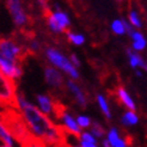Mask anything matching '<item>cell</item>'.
<instances>
[{
	"label": "cell",
	"instance_id": "18",
	"mask_svg": "<svg viewBox=\"0 0 147 147\" xmlns=\"http://www.w3.org/2000/svg\"><path fill=\"white\" fill-rule=\"evenodd\" d=\"M79 138H80L79 146H82V147H96L97 146L96 136H94L91 131L90 133H87V131H82Z\"/></svg>",
	"mask_w": 147,
	"mask_h": 147
},
{
	"label": "cell",
	"instance_id": "20",
	"mask_svg": "<svg viewBox=\"0 0 147 147\" xmlns=\"http://www.w3.org/2000/svg\"><path fill=\"white\" fill-rule=\"evenodd\" d=\"M96 99H97V104L100 108L102 113L105 115L107 119H110V117H111V111H110V107H109V103H108L107 98L103 96V94H97Z\"/></svg>",
	"mask_w": 147,
	"mask_h": 147
},
{
	"label": "cell",
	"instance_id": "1",
	"mask_svg": "<svg viewBox=\"0 0 147 147\" xmlns=\"http://www.w3.org/2000/svg\"><path fill=\"white\" fill-rule=\"evenodd\" d=\"M18 110L26 123L32 136L41 146H63L67 144V131L62 126H57L38 107L31 104L23 94L17 96Z\"/></svg>",
	"mask_w": 147,
	"mask_h": 147
},
{
	"label": "cell",
	"instance_id": "10",
	"mask_svg": "<svg viewBox=\"0 0 147 147\" xmlns=\"http://www.w3.org/2000/svg\"><path fill=\"white\" fill-rule=\"evenodd\" d=\"M59 119L61 120L62 127H63V129L67 131L68 134L79 138L80 133H82V127H80L79 124H78L77 120L73 119V116L67 111V110H66V108L61 111L60 117H59Z\"/></svg>",
	"mask_w": 147,
	"mask_h": 147
},
{
	"label": "cell",
	"instance_id": "32",
	"mask_svg": "<svg viewBox=\"0 0 147 147\" xmlns=\"http://www.w3.org/2000/svg\"><path fill=\"white\" fill-rule=\"evenodd\" d=\"M119 1H123V0H119Z\"/></svg>",
	"mask_w": 147,
	"mask_h": 147
},
{
	"label": "cell",
	"instance_id": "4",
	"mask_svg": "<svg viewBox=\"0 0 147 147\" xmlns=\"http://www.w3.org/2000/svg\"><path fill=\"white\" fill-rule=\"evenodd\" d=\"M28 53L29 48H24L12 38H0V56L9 59L11 61L22 62Z\"/></svg>",
	"mask_w": 147,
	"mask_h": 147
},
{
	"label": "cell",
	"instance_id": "11",
	"mask_svg": "<svg viewBox=\"0 0 147 147\" xmlns=\"http://www.w3.org/2000/svg\"><path fill=\"white\" fill-rule=\"evenodd\" d=\"M45 79L46 83L51 87H55V89H62L63 87V77L60 73V69L56 68L53 65L47 66L45 68Z\"/></svg>",
	"mask_w": 147,
	"mask_h": 147
},
{
	"label": "cell",
	"instance_id": "16",
	"mask_svg": "<svg viewBox=\"0 0 147 147\" xmlns=\"http://www.w3.org/2000/svg\"><path fill=\"white\" fill-rule=\"evenodd\" d=\"M130 37H131V40H133V43H131V48H133V50L140 51V50H142V49L146 48L147 41L145 38V36L140 31L134 30L133 32H131Z\"/></svg>",
	"mask_w": 147,
	"mask_h": 147
},
{
	"label": "cell",
	"instance_id": "19",
	"mask_svg": "<svg viewBox=\"0 0 147 147\" xmlns=\"http://www.w3.org/2000/svg\"><path fill=\"white\" fill-rule=\"evenodd\" d=\"M121 122H122L123 126H135V124L139 122V117L134 113V110L128 109L127 111L122 115Z\"/></svg>",
	"mask_w": 147,
	"mask_h": 147
},
{
	"label": "cell",
	"instance_id": "5",
	"mask_svg": "<svg viewBox=\"0 0 147 147\" xmlns=\"http://www.w3.org/2000/svg\"><path fill=\"white\" fill-rule=\"evenodd\" d=\"M17 85L16 80L7 77L5 73L0 71V98L11 107L18 109L17 103Z\"/></svg>",
	"mask_w": 147,
	"mask_h": 147
},
{
	"label": "cell",
	"instance_id": "28",
	"mask_svg": "<svg viewBox=\"0 0 147 147\" xmlns=\"http://www.w3.org/2000/svg\"><path fill=\"white\" fill-rule=\"evenodd\" d=\"M37 1H38L40 6H41V9L43 10V12H45V14H46V13H48V12H49V7H48V0H37Z\"/></svg>",
	"mask_w": 147,
	"mask_h": 147
},
{
	"label": "cell",
	"instance_id": "27",
	"mask_svg": "<svg viewBox=\"0 0 147 147\" xmlns=\"http://www.w3.org/2000/svg\"><path fill=\"white\" fill-rule=\"evenodd\" d=\"M29 50L30 51H37V50H40V43L36 41L35 38H32L31 41H30V46H29Z\"/></svg>",
	"mask_w": 147,
	"mask_h": 147
},
{
	"label": "cell",
	"instance_id": "30",
	"mask_svg": "<svg viewBox=\"0 0 147 147\" xmlns=\"http://www.w3.org/2000/svg\"><path fill=\"white\" fill-rule=\"evenodd\" d=\"M103 146H104V147H109L110 146V142H109V140H108V139H105V140H103Z\"/></svg>",
	"mask_w": 147,
	"mask_h": 147
},
{
	"label": "cell",
	"instance_id": "8",
	"mask_svg": "<svg viewBox=\"0 0 147 147\" xmlns=\"http://www.w3.org/2000/svg\"><path fill=\"white\" fill-rule=\"evenodd\" d=\"M36 99H37V107L48 116H54L59 119L61 111L65 109L62 104H60L57 100H54L51 98V96H48V94L45 93L38 94Z\"/></svg>",
	"mask_w": 147,
	"mask_h": 147
},
{
	"label": "cell",
	"instance_id": "14",
	"mask_svg": "<svg viewBox=\"0 0 147 147\" xmlns=\"http://www.w3.org/2000/svg\"><path fill=\"white\" fill-rule=\"evenodd\" d=\"M14 139L11 134L9 128L6 127L3 120H0V144L6 147H13L14 146Z\"/></svg>",
	"mask_w": 147,
	"mask_h": 147
},
{
	"label": "cell",
	"instance_id": "24",
	"mask_svg": "<svg viewBox=\"0 0 147 147\" xmlns=\"http://www.w3.org/2000/svg\"><path fill=\"white\" fill-rule=\"evenodd\" d=\"M91 133L96 136V138H103L105 135V129L103 128V126H100L99 123H92L91 124Z\"/></svg>",
	"mask_w": 147,
	"mask_h": 147
},
{
	"label": "cell",
	"instance_id": "2",
	"mask_svg": "<svg viewBox=\"0 0 147 147\" xmlns=\"http://www.w3.org/2000/svg\"><path fill=\"white\" fill-rule=\"evenodd\" d=\"M3 120L6 127L9 128L13 139L23 146H41L38 141L32 136L26 123L17 108H12Z\"/></svg>",
	"mask_w": 147,
	"mask_h": 147
},
{
	"label": "cell",
	"instance_id": "6",
	"mask_svg": "<svg viewBox=\"0 0 147 147\" xmlns=\"http://www.w3.org/2000/svg\"><path fill=\"white\" fill-rule=\"evenodd\" d=\"M46 18H47V25L49 28V30L54 34H62L68 29L71 20L68 14L61 11V10H56L53 12H48L46 13Z\"/></svg>",
	"mask_w": 147,
	"mask_h": 147
},
{
	"label": "cell",
	"instance_id": "23",
	"mask_svg": "<svg viewBox=\"0 0 147 147\" xmlns=\"http://www.w3.org/2000/svg\"><path fill=\"white\" fill-rule=\"evenodd\" d=\"M67 40L74 46H83L85 43V37L82 34H74V32H67Z\"/></svg>",
	"mask_w": 147,
	"mask_h": 147
},
{
	"label": "cell",
	"instance_id": "17",
	"mask_svg": "<svg viewBox=\"0 0 147 147\" xmlns=\"http://www.w3.org/2000/svg\"><path fill=\"white\" fill-rule=\"evenodd\" d=\"M127 54H128V57H129V65H130V67H133V68H144L147 71V62H145L144 59L139 55L136 51L134 50H128L127 51Z\"/></svg>",
	"mask_w": 147,
	"mask_h": 147
},
{
	"label": "cell",
	"instance_id": "26",
	"mask_svg": "<svg viewBox=\"0 0 147 147\" xmlns=\"http://www.w3.org/2000/svg\"><path fill=\"white\" fill-rule=\"evenodd\" d=\"M12 108H14V107H11L10 104H7L6 102H4L1 98H0V119H4Z\"/></svg>",
	"mask_w": 147,
	"mask_h": 147
},
{
	"label": "cell",
	"instance_id": "13",
	"mask_svg": "<svg viewBox=\"0 0 147 147\" xmlns=\"http://www.w3.org/2000/svg\"><path fill=\"white\" fill-rule=\"evenodd\" d=\"M116 94H117V98H119L120 103H122V104L127 109H130V110H135L136 109V105H135L133 98L130 97V94L128 93V91L124 89V87H122V86L117 87Z\"/></svg>",
	"mask_w": 147,
	"mask_h": 147
},
{
	"label": "cell",
	"instance_id": "12",
	"mask_svg": "<svg viewBox=\"0 0 147 147\" xmlns=\"http://www.w3.org/2000/svg\"><path fill=\"white\" fill-rule=\"evenodd\" d=\"M66 86H67V89L73 94V97H74L77 104L80 105L82 108H85L86 104H87V97H86L85 92L82 90V87H80L78 84H76L74 79L67 80V82H66Z\"/></svg>",
	"mask_w": 147,
	"mask_h": 147
},
{
	"label": "cell",
	"instance_id": "31",
	"mask_svg": "<svg viewBox=\"0 0 147 147\" xmlns=\"http://www.w3.org/2000/svg\"><path fill=\"white\" fill-rule=\"evenodd\" d=\"M136 76H138V77H142V73H141L140 71H138V69H136Z\"/></svg>",
	"mask_w": 147,
	"mask_h": 147
},
{
	"label": "cell",
	"instance_id": "29",
	"mask_svg": "<svg viewBox=\"0 0 147 147\" xmlns=\"http://www.w3.org/2000/svg\"><path fill=\"white\" fill-rule=\"evenodd\" d=\"M69 59H71V61H72V63L76 66V67H79L80 66V60L78 59V56L76 55V54H72L71 56H69Z\"/></svg>",
	"mask_w": 147,
	"mask_h": 147
},
{
	"label": "cell",
	"instance_id": "9",
	"mask_svg": "<svg viewBox=\"0 0 147 147\" xmlns=\"http://www.w3.org/2000/svg\"><path fill=\"white\" fill-rule=\"evenodd\" d=\"M0 71L13 80H18L22 77V74H23L20 62L11 61L3 56H0Z\"/></svg>",
	"mask_w": 147,
	"mask_h": 147
},
{
	"label": "cell",
	"instance_id": "7",
	"mask_svg": "<svg viewBox=\"0 0 147 147\" xmlns=\"http://www.w3.org/2000/svg\"><path fill=\"white\" fill-rule=\"evenodd\" d=\"M6 7L16 26L24 28L29 23V17L20 0H6Z\"/></svg>",
	"mask_w": 147,
	"mask_h": 147
},
{
	"label": "cell",
	"instance_id": "15",
	"mask_svg": "<svg viewBox=\"0 0 147 147\" xmlns=\"http://www.w3.org/2000/svg\"><path fill=\"white\" fill-rule=\"evenodd\" d=\"M107 139L110 142V146H113V147H126V146H128L127 140H124V139L121 138L119 130L116 128H111L108 131Z\"/></svg>",
	"mask_w": 147,
	"mask_h": 147
},
{
	"label": "cell",
	"instance_id": "21",
	"mask_svg": "<svg viewBox=\"0 0 147 147\" xmlns=\"http://www.w3.org/2000/svg\"><path fill=\"white\" fill-rule=\"evenodd\" d=\"M111 30L115 35H124L127 32L126 30V24H124V20L122 19H115L111 23Z\"/></svg>",
	"mask_w": 147,
	"mask_h": 147
},
{
	"label": "cell",
	"instance_id": "22",
	"mask_svg": "<svg viewBox=\"0 0 147 147\" xmlns=\"http://www.w3.org/2000/svg\"><path fill=\"white\" fill-rule=\"evenodd\" d=\"M128 20H129V23L133 25L134 28H136V29H141L142 28L141 18H140L139 13L135 10H130V12L128 14Z\"/></svg>",
	"mask_w": 147,
	"mask_h": 147
},
{
	"label": "cell",
	"instance_id": "25",
	"mask_svg": "<svg viewBox=\"0 0 147 147\" xmlns=\"http://www.w3.org/2000/svg\"><path fill=\"white\" fill-rule=\"evenodd\" d=\"M77 122L82 128H89V127H91V124H92L91 119L89 116H85V115H79L77 117Z\"/></svg>",
	"mask_w": 147,
	"mask_h": 147
},
{
	"label": "cell",
	"instance_id": "3",
	"mask_svg": "<svg viewBox=\"0 0 147 147\" xmlns=\"http://www.w3.org/2000/svg\"><path fill=\"white\" fill-rule=\"evenodd\" d=\"M46 57L49 61L50 65L55 66L56 68H59L60 71H62L63 73H66L71 79H78L79 78V72L77 69V67L72 63L71 59L67 57L66 55H63L60 50H57L56 48H47L46 50Z\"/></svg>",
	"mask_w": 147,
	"mask_h": 147
}]
</instances>
